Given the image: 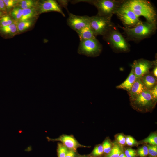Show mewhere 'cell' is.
<instances>
[{"label":"cell","mask_w":157,"mask_h":157,"mask_svg":"<svg viewBox=\"0 0 157 157\" xmlns=\"http://www.w3.org/2000/svg\"><path fill=\"white\" fill-rule=\"evenodd\" d=\"M119 157H126V156L125 155V154L123 153H121Z\"/></svg>","instance_id":"cell-38"},{"label":"cell","mask_w":157,"mask_h":157,"mask_svg":"<svg viewBox=\"0 0 157 157\" xmlns=\"http://www.w3.org/2000/svg\"><path fill=\"white\" fill-rule=\"evenodd\" d=\"M3 12L2 11L0 10V18L3 16Z\"/></svg>","instance_id":"cell-39"},{"label":"cell","mask_w":157,"mask_h":157,"mask_svg":"<svg viewBox=\"0 0 157 157\" xmlns=\"http://www.w3.org/2000/svg\"><path fill=\"white\" fill-rule=\"evenodd\" d=\"M145 88L150 90L156 85V78L150 74H147L140 78Z\"/></svg>","instance_id":"cell-16"},{"label":"cell","mask_w":157,"mask_h":157,"mask_svg":"<svg viewBox=\"0 0 157 157\" xmlns=\"http://www.w3.org/2000/svg\"><path fill=\"white\" fill-rule=\"evenodd\" d=\"M37 8L39 13L45 12L55 11L61 14L63 16H65L60 6L55 0H47L41 1L38 3Z\"/></svg>","instance_id":"cell-11"},{"label":"cell","mask_w":157,"mask_h":157,"mask_svg":"<svg viewBox=\"0 0 157 157\" xmlns=\"http://www.w3.org/2000/svg\"><path fill=\"white\" fill-rule=\"evenodd\" d=\"M111 17L98 15L89 17L90 26L95 36H104L109 31L111 24Z\"/></svg>","instance_id":"cell-3"},{"label":"cell","mask_w":157,"mask_h":157,"mask_svg":"<svg viewBox=\"0 0 157 157\" xmlns=\"http://www.w3.org/2000/svg\"><path fill=\"white\" fill-rule=\"evenodd\" d=\"M121 153L119 146L117 144L115 145L108 155V157H119Z\"/></svg>","instance_id":"cell-23"},{"label":"cell","mask_w":157,"mask_h":157,"mask_svg":"<svg viewBox=\"0 0 157 157\" xmlns=\"http://www.w3.org/2000/svg\"><path fill=\"white\" fill-rule=\"evenodd\" d=\"M154 64V62L140 59L135 60L132 64V68L136 78H140L149 72L150 69Z\"/></svg>","instance_id":"cell-10"},{"label":"cell","mask_w":157,"mask_h":157,"mask_svg":"<svg viewBox=\"0 0 157 157\" xmlns=\"http://www.w3.org/2000/svg\"><path fill=\"white\" fill-rule=\"evenodd\" d=\"M0 31L6 34L14 35L18 32L17 24L14 23L6 26L0 27Z\"/></svg>","instance_id":"cell-17"},{"label":"cell","mask_w":157,"mask_h":157,"mask_svg":"<svg viewBox=\"0 0 157 157\" xmlns=\"http://www.w3.org/2000/svg\"><path fill=\"white\" fill-rule=\"evenodd\" d=\"M153 74L155 77H157V66H156L154 68L153 72Z\"/></svg>","instance_id":"cell-37"},{"label":"cell","mask_w":157,"mask_h":157,"mask_svg":"<svg viewBox=\"0 0 157 157\" xmlns=\"http://www.w3.org/2000/svg\"><path fill=\"white\" fill-rule=\"evenodd\" d=\"M36 14L35 8L23 9L22 14L19 22L29 20L33 17Z\"/></svg>","instance_id":"cell-18"},{"label":"cell","mask_w":157,"mask_h":157,"mask_svg":"<svg viewBox=\"0 0 157 157\" xmlns=\"http://www.w3.org/2000/svg\"><path fill=\"white\" fill-rule=\"evenodd\" d=\"M123 29L128 36L140 39L147 37L153 33L156 29V24L147 22H142L134 27Z\"/></svg>","instance_id":"cell-4"},{"label":"cell","mask_w":157,"mask_h":157,"mask_svg":"<svg viewBox=\"0 0 157 157\" xmlns=\"http://www.w3.org/2000/svg\"><path fill=\"white\" fill-rule=\"evenodd\" d=\"M126 143L128 146H132L137 143L135 139L131 136H128L126 139Z\"/></svg>","instance_id":"cell-32"},{"label":"cell","mask_w":157,"mask_h":157,"mask_svg":"<svg viewBox=\"0 0 157 157\" xmlns=\"http://www.w3.org/2000/svg\"><path fill=\"white\" fill-rule=\"evenodd\" d=\"M136 79L134 72L131 69V72L126 79L116 87L117 88L124 90L129 92Z\"/></svg>","instance_id":"cell-14"},{"label":"cell","mask_w":157,"mask_h":157,"mask_svg":"<svg viewBox=\"0 0 157 157\" xmlns=\"http://www.w3.org/2000/svg\"><path fill=\"white\" fill-rule=\"evenodd\" d=\"M68 150L63 144L59 143L58 145V157H65Z\"/></svg>","instance_id":"cell-24"},{"label":"cell","mask_w":157,"mask_h":157,"mask_svg":"<svg viewBox=\"0 0 157 157\" xmlns=\"http://www.w3.org/2000/svg\"><path fill=\"white\" fill-rule=\"evenodd\" d=\"M103 152L106 154L110 153L111 150V145L108 140H106L103 143Z\"/></svg>","instance_id":"cell-27"},{"label":"cell","mask_w":157,"mask_h":157,"mask_svg":"<svg viewBox=\"0 0 157 157\" xmlns=\"http://www.w3.org/2000/svg\"><path fill=\"white\" fill-rule=\"evenodd\" d=\"M123 4L131 10L138 17L143 16L147 22L156 24V13L149 2L144 0H130L124 2Z\"/></svg>","instance_id":"cell-1"},{"label":"cell","mask_w":157,"mask_h":157,"mask_svg":"<svg viewBox=\"0 0 157 157\" xmlns=\"http://www.w3.org/2000/svg\"><path fill=\"white\" fill-rule=\"evenodd\" d=\"M48 139L52 141H60L67 148L73 151L76 150L79 146V144L75 139L69 135H63L57 139L49 138Z\"/></svg>","instance_id":"cell-13"},{"label":"cell","mask_w":157,"mask_h":157,"mask_svg":"<svg viewBox=\"0 0 157 157\" xmlns=\"http://www.w3.org/2000/svg\"><path fill=\"white\" fill-rule=\"evenodd\" d=\"M143 142L148 143L153 145H156L157 144V136L156 134H153L145 139Z\"/></svg>","instance_id":"cell-25"},{"label":"cell","mask_w":157,"mask_h":157,"mask_svg":"<svg viewBox=\"0 0 157 157\" xmlns=\"http://www.w3.org/2000/svg\"><path fill=\"white\" fill-rule=\"evenodd\" d=\"M148 90L143 84L140 78H136L129 93L132 101L144 91Z\"/></svg>","instance_id":"cell-12"},{"label":"cell","mask_w":157,"mask_h":157,"mask_svg":"<svg viewBox=\"0 0 157 157\" xmlns=\"http://www.w3.org/2000/svg\"><path fill=\"white\" fill-rule=\"evenodd\" d=\"M0 10L5 13L6 10L3 0H0Z\"/></svg>","instance_id":"cell-35"},{"label":"cell","mask_w":157,"mask_h":157,"mask_svg":"<svg viewBox=\"0 0 157 157\" xmlns=\"http://www.w3.org/2000/svg\"><path fill=\"white\" fill-rule=\"evenodd\" d=\"M138 153L141 157H144L148 154L147 147L144 146L138 149Z\"/></svg>","instance_id":"cell-30"},{"label":"cell","mask_w":157,"mask_h":157,"mask_svg":"<svg viewBox=\"0 0 157 157\" xmlns=\"http://www.w3.org/2000/svg\"><path fill=\"white\" fill-rule=\"evenodd\" d=\"M104 36L116 49L122 51H126L128 50L129 46L127 43L118 31L115 30L108 31Z\"/></svg>","instance_id":"cell-8"},{"label":"cell","mask_w":157,"mask_h":157,"mask_svg":"<svg viewBox=\"0 0 157 157\" xmlns=\"http://www.w3.org/2000/svg\"><path fill=\"white\" fill-rule=\"evenodd\" d=\"M22 11L23 9L20 7H14L11 12V15L15 20L19 21L22 15Z\"/></svg>","instance_id":"cell-21"},{"label":"cell","mask_w":157,"mask_h":157,"mask_svg":"<svg viewBox=\"0 0 157 157\" xmlns=\"http://www.w3.org/2000/svg\"><path fill=\"white\" fill-rule=\"evenodd\" d=\"M150 157H154V156H151Z\"/></svg>","instance_id":"cell-40"},{"label":"cell","mask_w":157,"mask_h":157,"mask_svg":"<svg viewBox=\"0 0 157 157\" xmlns=\"http://www.w3.org/2000/svg\"><path fill=\"white\" fill-rule=\"evenodd\" d=\"M156 100L152 97L149 90H147L131 101L133 106L142 111L149 110L153 108Z\"/></svg>","instance_id":"cell-7"},{"label":"cell","mask_w":157,"mask_h":157,"mask_svg":"<svg viewBox=\"0 0 157 157\" xmlns=\"http://www.w3.org/2000/svg\"><path fill=\"white\" fill-rule=\"evenodd\" d=\"M89 17L87 15L79 16L69 13L67 19L68 25L76 32L90 26Z\"/></svg>","instance_id":"cell-9"},{"label":"cell","mask_w":157,"mask_h":157,"mask_svg":"<svg viewBox=\"0 0 157 157\" xmlns=\"http://www.w3.org/2000/svg\"><path fill=\"white\" fill-rule=\"evenodd\" d=\"M115 13L127 28H133L142 22L131 10L123 4L118 8Z\"/></svg>","instance_id":"cell-6"},{"label":"cell","mask_w":157,"mask_h":157,"mask_svg":"<svg viewBox=\"0 0 157 157\" xmlns=\"http://www.w3.org/2000/svg\"><path fill=\"white\" fill-rule=\"evenodd\" d=\"M117 139L118 142L121 144L124 145L126 143V138L122 134L119 135L117 137Z\"/></svg>","instance_id":"cell-34"},{"label":"cell","mask_w":157,"mask_h":157,"mask_svg":"<svg viewBox=\"0 0 157 157\" xmlns=\"http://www.w3.org/2000/svg\"><path fill=\"white\" fill-rule=\"evenodd\" d=\"M94 6L98 10L97 15L111 17L120 6L118 1L113 0H82Z\"/></svg>","instance_id":"cell-2"},{"label":"cell","mask_w":157,"mask_h":157,"mask_svg":"<svg viewBox=\"0 0 157 157\" xmlns=\"http://www.w3.org/2000/svg\"><path fill=\"white\" fill-rule=\"evenodd\" d=\"M125 154L126 157H135L136 153L134 150L131 148H128L125 150Z\"/></svg>","instance_id":"cell-31"},{"label":"cell","mask_w":157,"mask_h":157,"mask_svg":"<svg viewBox=\"0 0 157 157\" xmlns=\"http://www.w3.org/2000/svg\"><path fill=\"white\" fill-rule=\"evenodd\" d=\"M6 10L9 11L20 2V0H3Z\"/></svg>","instance_id":"cell-26"},{"label":"cell","mask_w":157,"mask_h":157,"mask_svg":"<svg viewBox=\"0 0 157 157\" xmlns=\"http://www.w3.org/2000/svg\"><path fill=\"white\" fill-rule=\"evenodd\" d=\"M10 16L8 15H3L0 18V27L5 26L14 22Z\"/></svg>","instance_id":"cell-22"},{"label":"cell","mask_w":157,"mask_h":157,"mask_svg":"<svg viewBox=\"0 0 157 157\" xmlns=\"http://www.w3.org/2000/svg\"><path fill=\"white\" fill-rule=\"evenodd\" d=\"M152 97L156 100L157 98V86L156 85L152 88L149 90Z\"/></svg>","instance_id":"cell-33"},{"label":"cell","mask_w":157,"mask_h":157,"mask_svg":"<svg viewBox=\"0 0 157 157\" xmlns=\"http://www.w3.org/2000/svg\"><path fill=\"white\" fill-rule=\"evenodd\" d=\"M103 152L102 145H100L94 148L92 154L94 156H99L101 155Z\"/></svg>","instance_id":"cell-29"},{"label":"cell","mask_w":157,"mask_h":157,"mask_svg":"<svg viewBox=\"0 0 157 157\" xmlns=\"http://www.w3.org/2000/svg\"><path fill=\"white\" fill-rule=\"evenodd\" d=\"M148 153L152 156H156L157 155V147L156 145H148Z\"/></svg>","instance_id":"cell-28"},{"label":"cell","mask_w":157,"mask_h":157,"mask_svg":"<svg viewBox=\"0 0 157 157\" xmlns=\"http://www.w3.org/2000/svg\"><path fill=\"white\" fill-rule=\"evenodd\" d=\"M32 24V22L30 20L19 22L17 24L18 32H22L28 29Z\"/></svg>","instance_id":"cell-20"},{"label":"cell","mask_w":157,"mask_h":157,"mask_svg":"<svg viewBox=\"0 0 157 157\" xmlns=\"http://www.w3.org/2000/svg\"><path fill=\"white\" fill-rule=\"evenodd\" d=\"M76 32L78 35L80 41L96 38L90 26H86Z\"/></svg>","instance_id":"cell-15"},{"label":"cell","mask_w":157,"mask_h":157,"mask_svg":"<svg viewBox=\"0 0 157 157\" xmlns=\"http://www.w3.org/2000/svg\"><path fill=\"white\" fill-rule=\"evenodd\" d=\"M75 154L74 151H68L65 157H75Z\"/></svg>","instance_id":"cell-36"},{"label":"cell","mask_w":157,"mask_h":157,"mask_svg":"<svg viewBox=\"0 0 157 157\" xmlns=\"http://www.w3.org/2000/svg\"><path fill=\"white\" fill-rule=\"evenodd\" d=\"M38 3L33 0H24L20 1L18 4L19 7L24 9L34 8Z\"/></svg>","instance_id":"cell-19"},{"label":"cell","mask_w":157,"mask_h":157,"mask_svg":"<svg viewBox=\"0 0 157 157\" xmlns=\"http://www.w3.org/2000/svg\"><path fill=\"white\" fill-rule=\"evenodd\" d=\"M102 49L100 43L96 38L80 41L77 52L80 54L94 57L99 55Z\"/></svg>","instance_id":"cell-5"}]
</instances>
